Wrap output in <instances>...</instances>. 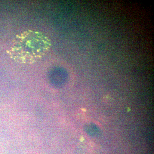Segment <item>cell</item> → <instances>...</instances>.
<instances>
[{"instance_id": "cell-1", "label": "cell", "mask_w": 154, "mask_h": 154, "mask_svg": "<svg viewBox=\"0 0 154 154\" xmlns=\"http://www.w3.org/2000/svg\"><path fill=\"white\" fill-rule=\"evenodd\" d=\"M51 47L50 40L46 35L38 31L28 30L15 37L8 53L15 61L29 64L41 59Z\"/></svg>"}]
</instances>
